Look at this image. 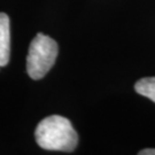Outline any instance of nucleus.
Masks as SVG:
<instances>
[{
	"instance_id": "f257e3e1",
	"label": "nucleus",
	"mask_w": 155,
	"mask_h": 155,
	"mask_svg": "<svg viewBox=\"0 0 155 155\" xmlns=\"http://www.w3.org/2000/svg\"><path fill=\"white\" fill-rule=\"evenodd\" d=\"M39 147L46 150L72 152L78 144V136L71 122L60 115H52L40 121L35 131Z\"/></svg>"
},
{
	"instance_id": "f03ea898",
	"label": "nucleus",
	"mask_w": 155,
	"mask_h": 155,
	"mask_svg": "<svg viewBox=\"0 0 155 155\" xmlns=\"http://www.w3.org/2000/svg\"><path fill=\"white\" fill-rule=\"evenodd\" d=\"M59 47L54 39L38 33L29 46L27 71L32 79H41L54 66Z\"/></svg>"
},
{
	"instance_id": "7ed1b4c3",
	"label": "nucleus",
	"mask_w": 155,
	"mask_h": 155,
	"mask_svg": "<svg viewBox=\"0 0 155 155\" xmlns=\"http://www.w3.org/2000/svg\"><path fill=\"white\" fill-rule=\"evenodd\" d=\"M11 58V24L9 17L0 13V67H5Z\"/></svg>"
},
{
	"instance_id": "20e7f679",
	"label": "nucleus",
	"mask_w": 155,
	"mask_h": 155,
	"mask_svg": "<svg viewBox=\"0 0 155 155\" xmlns=\"http://www.w3.org/2000/svg\"><path fill=\"white\" fill-rule=\"evenodd\" d=\"M136 92L155 102V77H146L139 79L134 85Z\"/></svg>"
},
{
	"instance_id": "39448f33",
	"label": "nucleus",
	"mask_w": 155,
	"mask_h": 155,
	"mask_svg": "<svg viewBox=\"0 0 155 155\" xmlns=\"http://www.w3.org/2000/svg\"><path fill=\"white\" fill-rule=\"evenodd\" d=\"M139 155H155L154 148H146V150H140L138 153Z\"/></svg>"
}]
</instances>
